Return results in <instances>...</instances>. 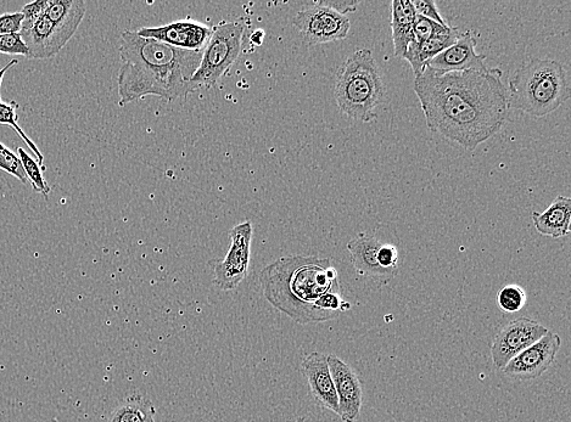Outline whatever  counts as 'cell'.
<instances>
[{"label":"cell","instance_id":"12","mask_svg":"<svg viewBox=\"0 0 571 422\" xmlns=\"http://www.w3.org/2000/svg\"><path fill=\"white\" fill-rule=\"evenodd\" d=\"M136 32L138 36L155 39L173 48L203 52L212 35V27L194 20H183L165 26L139 28Z\"/></svg>","mask_w":571,"mask_h":422},{"label":"cell","instance_id":"1","mask_svg":"<svg viewBox=\"0 0 571 422\" xmlns=\"http://www.w3.org/2000/svg\"><path fill=\"white\" fill-rule=\"evenodd\" d=\"M501 69L440 73L425 67L414 92L429 131L475 150L501 131L508 116V90Z\"/></svg>","mask_w":571,"mask_h":422},{"label":"cell","instance_id":"31","mask_svg":"<svg viewBox=\"0 0 571 422\" xmlns=\"http://www.w3.org/2000/svg\"><path fill=\"white\" fill-rule=\"evenodd\" d=\"M324 7L337 11V13L346 16V14L355 13L358 8V2L356 0H343V2H338V0H321Z\"/></svg>","mask_w":571,"mask_h":422},{"label":"cell","instance_id":"20","mask_svg":"<svg viewBox=\"0 0 571 422\" xmlns=\"http://www.w3.org/2000/svg\"><path fill=\"white\" fill-rule=\"evenodd\" d=\"M155 414L154 404L149 399L133 395L117 405L108 422H156Z\"/></svg>","mask_w":571,"mask_h":422},{"label":"cell","instance_id":"14","mask_svg":"<svg viewBox=\"0 0 571 422\" xmlns=\"http://www.w3.org/2000/svg\"><path fill=\"white\" fill-rule=\"evenodd\" d=\"M475 48L477 39L473 37L472 32H464L455 44L429 61L425 67L440 73L484 71L487 69L486 56L478 54Z\"/></svg>","mask_w":571,"mask_h":422},{"label":"cell","instance_id":"15","mask_svg":"<svg viewBox=\"0 0 571 422\" xmlns=\"http://www.w3.org/2000/svg\"><path fill=\"white\" fill-rule=\"evenodd\" d=\"M301 373L305 376L313 399L324 409L339 416L337 391L328 365L326 354L312 352L301 363Z\"/></svg>","mask_w":571,"mask_h":422},{"label":"cell","instance_id":"6","mask_svg":"<svg viewBox=\"0 0 571 422\" xmlns=\"http://www.w3.org/2000/svg\"><path fill=\"white\" fill-rule=\"evenodd\" d=\"M246 33L244 19L222 21L212 27V35L203 50L200 65L192 78L194 92L216 86L237 63Z\"/></svg>","mask_w":571,"mask_h":422},{"label":"cell","instance_id":"27","mask_svg":"<svg viewBox=\"0 0 571 422\" xmlns=\"http://www.w3.org/2000/svg\"><path fill=\"white\" fill-rule=\"evenodd\" d=\"M412 4L414 10H416V15L434 21L441 26H449L447 25V21L442 18L439 13V9L436 7L434 0H414Z\"/></svg>","mask_w":571,"mask_h":422},{"label":"cell","instance_id":"5","mask_svg":"<svg viewBox=\"0 0 571 422\" xmlns=\"http://www.w3.org/2000/svg\"><path fill=\"white\" fill-rule=\"evenodd\" d=\"M385 86L371 49L356 50L340 66L334 95L338 108L352 120L372 122L384 100Z\"/></svg>","mask_w":571,"mask_h":422},{"label":"cell","instance_id":"10","mask_svg":"<svg viewBox=\"0 0 571 422\" xmlns=\"http://www.w3.org/2000/svg\"><path fill=\"white\" fill-rule=\"evenodd\" d=\"M561 345V336L548 331L542 339L515 356L502 369L503 373L518 381L539 379L556 360Z\"/></svg>","mask_w":571,"mask_h":422},{"label":"cell","instance_id":"2","mask_svg":"<svg viewBox=\"0 0 571 422\" xmlns=\"http://www.w3.org/2000/svg\"><path fill=\"white\" fill-rule=\"evenodd\" d=\"M120 55L123 60L119 72L120 106L148 95L175 101L194 93L192 78L203 52L173 48L128 30L120 37Z\"/></svg>","mask_w":571,"mask_h":422},{"label":"cell","instance_id":"16","mask_svg":"<svg viewBox=\"0 0 571 422\" xmlns=\"http://www.w3.org/2000/svg\"><path fill=\"white\" fill-rule=\"evenodd\" d=\"M382 244L375 236L361 233L347 244V250L350 252L352 266L358 274L388 284L397 272L380 267L377 256Z\"/></svg>","mask_w":571,"mask_h":422},{"label":"cell","instance_id":"13","mask_svg":"<svg viewBox=\"0 0 571 422\" xmlns=\"http://www.w3.org/2000/svg\"><path fill=\"white\" fill-rule=\"evenodd\" d=\"M330 374L334 381L339 402V418L344 422H355L360 418L363 388L354 369L337 356H327Z\"/></svg>","mask_w":571,"mask_h":422},{"label":"cell","instance_id":"22","mask_svg":"<svg viewBox=\"0 0 571 422\" xmlns=\"http://www.w3.org/2000/svg\"><path fill=\"white\" fill-rule=\"evenodd\" d=\"M18 156L33 190L48 199L50 187L47 180L43 177L42 167L39 166L38 162L35 159H32V157L22 148L18 149Z\"/></svg>","mask_w":571,"mask_h":422},{"label":"cell","instance_id":"18","mask_svg":"<svg viewBox=\"0 0 571 422\" xmlns=\"http://www.w3.org/2000/svg\"><path fill=\"white\" fill-rule=\"evenodd\" d=\"M537 232L553 239L563 238L570 233L571 199L558 196L545 212H533Z\"/></svg>","mask_w":571,"mask_h":422},{"label":"cell","instance_id":"7","mask_svg":"<svg viewBox=\"0 0 571 422\" xmlns=\"http://www.w3.org/2000/svg\"><path fill=\"white\" fill-rule=\"evenodd\" d=\"M294 27L309 45L343 41L349 36L351 24L346 16L316 2L295 15Z\"/></svg>","mask_w":571,"mask_h":422},{"label":"cell","instance_id":"19","mask_svg":"<svg viewBox=\"0 0 571 422\" xmlns=\"http://www.w3.org/2000/svg\"><path fill=\"white\" fill-rule=\"evenodd\" d=\"M416 10L411 0H394L391 3V32H393L394 54L403 58L413 41V27Z\"/></svg>","mask_w":571,"mask_h":422},{"label":"cell","instance_id":"9","mask_svg":"<svg viewBox=\"0 0 571 422\" xmlns=\"http://www.w3.org/2000/svg\"><path fill=\"white\" fill-rule=\"evenodd\" d=\"M547 328L530 318L512 320L498 331L491 346L492 362L497 369H503L520 352L534 345L548 333Z\"/></svg>","mask_w":571,"mask_h":422},{"label":"cell","instance_id":"30","mask_svg":"<svg viewBox=\"0 0 571 422\" xmlns=\"http://www.w3.org/2000/svg\"><path fill=\"white\" fill-rule=\"evenodd\" d=\"M24 15L21 13L0 15V36L20 33Z\"/></svg>","mask_w":571,"mask_h":422},{"label":"cell","instance_id":"21","mask_svg":"<svg viewBox=\"0 0 571 422\" xmlns=\"http://www.w3.org/2000/svg\"><path fill=\"white\" fill-rule=\"evenodd\" d=\"M16 64H18V60L10 61L8 65H5L3 69L0 70V88H2V82L5 73H7L11 67ZM18 109L19 104L16 103V101L4 103L2 100V95H0V125H7L15 129V132L20 135L21 139L24 140L27 145H29L32 153L37 157L38 165L42 167V171L44 172L46 171V166H44L43 154L41 153V150L38 149V146L33 143L29 137H27L26 133L22 131L21 127L19 126Z\"/></svg>","mask_w":571,"mask_h":422},{"label":"cell","instance_id":"17","mask_svg":"<svg viewBox=\"0 0 571 422\" xmlns=\"http://www.w3.org/2000/svg\"><path fill=\"white\" fill-rule=\"evenodd\" d=\"M461 35L462 32L457 27H449L446 31L427 39V41L419 44L411 43L402 59L411 65L414 77H417L421 75L429 61L455 44Z\"/></svg>","mask_w":571,"mask_h":422},{"label":"cell","instance_id":"32","mask_svg":"<svg viewBox=\"0 0 571 422\" xmlns=\"http://www.w3.org/2000/svg\"><path fill=\"white\" fill-rule=\"evenodd\" d=\"M305 418H299L298 420H296L295 422H305Z\"/></svg>","mask_w":571,"mask_h":422},{"label":"cell","instance_id":"24","mask_svg":"<svg viewBox=\"0 0 571 422\" xmlns=\"http://www.w3.org/2000/svg\"><path fill=\"white\" fill-rule=\"evenodd\" d=\"M0 170L10 173L11 176L18 178L21 183L30 185L19 156L14 154L13 151L9 150L7 146L2 143H0Z\"/></svg>","mask_w":571,"mask_h":422},{"label":"cell","instance_id":"25","mask_svg":"<svg viewBox=\"0 0 571 422\" xmlns=\"http://www.w3.org/2000/svg\"><path fill=\"white\" fill-rule=\"evenodd\" d=\"M449 27L450 26H441L434 21L417 15L416 21H414L413 41L411 43L419 44L427 41V39L446 31Z\"/></svg>","mask_w":571,"mask_h":422},{"label":"cell","instance_id":"3","mask_svg":"<svg viewBox=\"0 0 571 422\" xmlns=\"http://www.w3.org/2000/svg\"><path fill=\"white\" fill-rule=\"evenodd\" d=\"M259 280L266 300L301 325L329 322L317 303L328 292H341L338 270L316 256L279 258L261 270Z\"/></svg>","mask_w":571,"mask_h":422},{"label":"cell","instance_id":"26","mask_svg":"<svg viewBox=\"0 0 571 422\" xmlns=\"http://www.w3.org/2000/svg\"><path fill=\"white\" fill-rule=\"evenodd\" d=\"M0 54L20 55L29 59V49L22 41L20 33L0 36Z\"/></svg>","mask_w":571,"mask_h":422},{"label":"cell","instance_id":"23","mask_svg":"<svg viewBox=\"0 0 571 422\" xmlns=\"http://www.w3.org/2000/svg\"><path fill=\"white\" fill-rule=\"evenodd\" d=\"M497 305L507 314L522 311L526 305V292L519 285H507L498 292Z\"/></svg>","mask_w":571,"mask_h":422},{"label":"cell","instance_id":"4","mask_svg":"<svg viewBox=\"0 0 571 422\" xmlns=\"http://www.w3.org/2000/svg\"><path fill=\"white\" fill-rule=\"evenodd\" d=\"M508 108L545 117L570 98L567 69L557 60L533 59L509 78Z\"/></svg>","mask_w":571,"mask_h":422},{"label":"cell","instance_id":"8","mask_svg":"<svg viewBox=\"0 0 571 422\" xmlns=\"http://www.w3.org/2000/svg\"><path fill=\"white\" fill-rule=\"evenodd\" d=\"M253 224L244 222L235 225L229 233L231 247L225 260L215 266L214 284L222 291H234L248 275L251 256V240H253Z\"/></svg>","mask_w":571,"mask_h":422},{"label":"cell","instance_id":"11","mask_svg":"<svg viewBox=\"0 0 571 422\" xmlns=\"http://www.w3.org/2000/svg\"><path fill=\"white\" fill-rule=\"evenodd\" d=\"M77 30L49 20L46 14L29 26H21L22 41L29 49V59L47 60L54 58L75 36Z\"/></svg>","mask_w":571,"mask_h":422},{"label":"cell","instance_id":"29","mask_svg":"<svg viewBox=\"0 0 571 422\" xmlns=\"http://www.w3.org/2000/svg\"><path fill=\"white\" fill-rule=\"evenodd\" d=\"M50 0H37V2L26 4L20 11L24 15L22 26L32 25L41 16L46 13Z\"/></svg>","mask_w":571,"mask_h":422},{"label":"cell","instance_id":"28","mask_svg":"<svg viewBox=\"0 0 571 422\" xmlns=\"http://www.w3.org/2000/svg\"><path fill=\"white\" fill-rule=\"evenodd\" d=\"M377 257L380 267L397 272V266H399V251H397L394 245L382 244Z\"/></svg>","mask_w":571,"mask_h":422}]
</instances>
